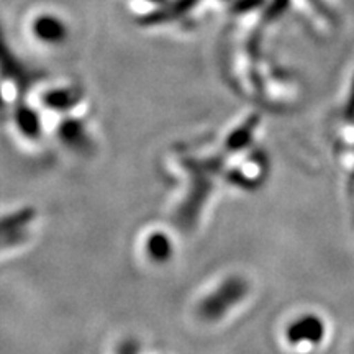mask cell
<instances>
[{"mask_svg": "<svg viewBox=\"0 0 354 354\" xmlns=\"http://www.w3.org/2000/svg\"><path fill=\"white\" fill-rule=\"evenodd\" d=\"M24 223V218L17 214L0 215V254L8 251L19 243V230Z\"/></svg>", "mask_w": 354, "mask_h": 354, "instance_id": "obj_2", "label": "cell"}, {"mask_svg": "<svg viewBox=\"0 0 354 354\" xmlns=\"http://www.w3.org/2000/svg\"><path fill=\"white\" fill-rule=\"evenodd\" d=\"M28 33L37 43L57 46L68 41L69 24L61 13L39 10L28 19Z\"/></svg>", "mask_w": 354, "mask_h": 354, "instance_id": "obj_1", "label": "cell"}]
</instances>
